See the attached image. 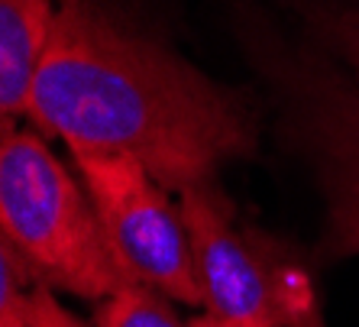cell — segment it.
<instances>
[{"label":"cell","instance_id":"obj_1","mask_svg":"<svg viewBox=\"0 0 359 327\" xmlns=\"http://www.w3.org/2000/svg\"><path fill=\"white\" fill-rule=\"evenodd\" d=\"M26 120L68 149L126 152L182 194L256 159L269 107L259 88L208 75L117 0H59Z\"/></svg>","mask_w":359,"mask_h":327},{"label":"cell","instance_id":"obj_2","mask_svg":"<svg viewBox=\"0 0 359 327\" xmlns=\"http://www.w3.org/2000/svg\"><path fill=\"white\" fill-rule=\"evenodd\" d=\"M224 26L266 98L278 152L320 204L318 256H359V81L266 0H224Z\"/></svg>","mask_w":359,"mask_h":327},{"label":"cell","instance_id":"obj_3","mask_svg":"<svg viewBox=\"0 0 359 327\" xmlns=\"http://www.w3.org/2000/svg\"><path fill=\"white\" fill-rule=\"evenodd\" d=\"M78 178L46 146L39 130L4 117L0 236L17 246L46 286L104 302L133 279L114 256L97 208Z\"/></svg>","mask_w":359,"mask_h":327},{"label":"cell","instance_id":"obj_4","mask_svg":"<svg viewBox=\"0 0 359 327\" xmlns=\"http://www.w3.org/2000/svg\"><path fill=\"white\" fill-rule=\"evenodd\" d=\"M204 311L226 321L327 327L311 269L292 243L252 224L220 182L178 194Z\"/></svg>","mask_w":359,"mask_h":327},{"label":"cell","instance_id":"obj_5","mask_svg":"<svg viewBox=\"0 0 359 327\" xmlns=\"http://www.w3.org/2000/svg\"><path fill=\"white\" fill-rule=\"evenodd\" d=\"M68 152L126 276L204 311L182 208L172 204L168 192L149 175V168L126 152Z\"/></svg>","mask_w":359,"mask_h":327},{"label":"cell","instance_id":"obj_6","mask_svg":"<svg viewBox=\"0 0 359 327\" xmlns=\"http://www.w3.org/2000/svg\"><path fill=\"white\" fill-rule=\"evenodd\" d=\"M59 0H0V114L20 120L49 46Z\"/></svg>","mask_w":359,"mask_h":327},{"label":"cell","instance_id":"obj_7","mask_svg":"<svg viewBox=\"0 0 359 327\" xmlns=\"http://www.w3.org/2000/svg\"><path fill=\"white\" fill-rule=\"evenodd\" d=\"M301 39L359 81V0H266Z\"/></svg>","mask_w":359,"mask_h":327},{"label":"cell","instance_id":"obj_8","mask_svg":"<svg viewBox=\"0 0 359 327\" xmlns=\"http://www.w3.org/2000/svg\"><path fill=\"white\" fill-rule=\"evenodd\" d=\"M94 327H191L175 311V298L159 288L126 282L94 308Z\"/></svg>","mask_w":359,"mask_h":327},{"label":"cell","instance_id":"obj_9","mask_svg":"<svg viewBox=\"0 0 359 327\" xmlns=\"http://www.w3.org/2000/svg\"><path fill=\"white\" fill-rule=\"evenodd\" d=\"M39 276L17 253V246L0 236V327H29L33 288Z\"/></svg>","mask_w":359,"mask_h":327},{"label":"cell","instance_id":"obj_10","mask_svg":"<svg viewBox=\"0 0 359 327\" xmlns=\"http://www.w3.org/2000/svg\"><path fill=\"white\" fill-rule=\"evenodd\" d=\"M29 327H91V324L78 318L75 311H68L59 302L55 288L46 286L39 279L33 288V318H29Z\"/></svg>","mask_w":359,"mask_h":327},{"label":"cell","instance_id":"obj_11","mask_svg":"<svg viewBox=\"0 0 359 327\" xmlns=\"http://www.w3.org/2000/svg\"><path fill=\"white\" fill-rule=\"evenodd\" d=\"M191 327H278V324H262V321H226V318H217V314L201 311L198 318H191Z\"/></svg>","mask_w":359,"mask_h":327}]
</instances>
